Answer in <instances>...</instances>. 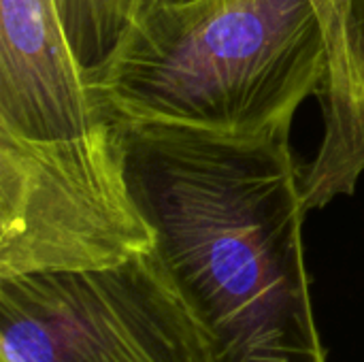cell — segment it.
<instances>
[{
	"label": "cell",
	"mask_w": 364,
	"mask_h": 362,
	"mask_svg": "<svg viewBox=\"0 0 364 362\" xmlns=\"http://www.w3.org/2000/svg\"><path fill=\"white\" fill-rule=\"evenodd\" d=\"M0 362H211L154 250L107 269L0 277Z\"/></svg>",
	"instance_id": "4"
},
{
	"label": "cell",
	"mask_w": 364,
	"mask_h": 362,
	"mask_svg": "<svg viewBox=\"0 0 364 362\" xmlns=\"http://www.w3.org/2000/svg\"><path fill=\"white\" fill-rule=\"evenodd\" d=\"M346 0H190L154 9L87 81L124 122L222 132L292 124L320 96Z\"/></svg>",
	"instance_id": "3"
},
{
	"label": "cell",
	"mask_w": 364,
	"mask_h": 362,
	"mask_svg": "<svg viewBox=\"0 0 364 362\" xmlns=\"http://www.w3.org/2000/svg\"><path fill=\"white\" fill-rule=\"evenodd\" d=\"M149 250L119 119L90 85L58 0H0V277L107 269Z\"/></svg>",
	"instance_id": "2"
},
{
	"label": "cell",
	"mask_w": 364,
	"mask_h": 362,
	"mask_svg": "<svg viewBox=\"0 0 364 362\" xmlns=\"http://www.w3.org/2000/svg\"><path fill=\"white\" fill-rule=\"evenodd\" d=\"M190 0H58V9L87 79L98 73L126 32L147 13Z\"/></svg>",
	"instance_id": "6"
},
{
	"label": "cell",
	"mask_w": 364,
	"mask_h": 362,
	"mask_svg": "<svg viewBox=\"0 0 364 362\" xmlns=\"http://www.w3.org/2000/svg\"><path fill=\"white\" fill-rule=\"evenodd\" d=\"M318 100L324 111V137L305 169L309 209L352 194L364 173V0H346Z\"/></svg>",
	"instance_id": "5"
},
{
	"label": "cell",
	"mask_w": 364,
	"mask_h": 362,
	"mask_svg": "<svg viewBox=\"0 0 364 362\" xmlns=\"http://www.w3.org/2000/svg\"><path fill=\"white\" fill-rule=\"evenodd\" d=\"M290 130L119 119L130 198L211 362H326L303 247L305 169Z\"/></svg>",
	"instance_id": "1"
}]
</instances>
